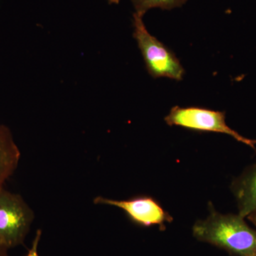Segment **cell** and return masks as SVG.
<instances>
[{
  "mask_svg": "<svg viewBox=\"0 0 256 256\" xmlns=\"http://www.w3.org/2000/svg\"><path fill=\"white\" fill-rule=\"evenodd\" d=\"M244 217L224 214L210 205V215L197 220L192 228L194 237L224 249L232 255L252 256L256 254V230L249 226Z\"/></svg>",
  "mask_w": 256,
  "mask_h": 256,
  "instance_id": "6da1fadb",
  "label": "cell"
},
{
  "mask_svg": "<svg viewBox=\"0 0 256 256\" xmlns=\"http://www.w3.org/2000/svg\"><path fill=\"white\" fill-rule=\"evenodd\" d=\"M143 15L133 14V37L137 42L148 74L154 78L182 80L185 70L172 50L152 36L146 28Z\"/></svg>",
  "mask_w": 256,
  "mask_h": 256,
  "instance_id": "7a4b0ae2",
  "label": "cell"
},
{
  "mask_svg": "<svg viewBox=\"0 0 256 256\" xmlns=\"http://www.w3.org/2000/svg\"><path fill=\"white\" fill-rule=\"evenodd\" d=\"M164 120L170 126H180L197 132L228 134L256 152V140L244 137L229 127L226 122V114L222 111L201 107L174 106L165 117Z\"/></svg>",
  "mask_w": 256,
  "mask_h": 256,
  "instance_id": "3957f363",
  "label": "cell"
},
{
  "mask_svg": "<svg viewBox=\"0 0 256 256\" xmlns=\"http://www.w3.org/2000/svg\"><path fill=\"white\" fill-rule=\"evenodd\" d=\"M34 214L20 194L0 191V245L9 250L22 245Z\"/></svg>",
  "mask_w": 256,
  "mask_h": 256,
  "instance_id": "277c9868",
  "label": "cell"
},
{
  "mask_svg": "<svg viewBox=\"0 0 256 256\" xmlns=\"http://www.w3.org/2000/svg\"><path fill=\"white\" fill-rule=\"evenodd\" d=\"M94 203L120 208L132 223L140 226H159L161 228H165V224L173 220L172 216L150 196H138L126 200L97 196L94 198Z\"/></svg>",
  "mask_w": 256,
  "mask_h": 256,
  "instance_id": "5b68a950",
  "label": "cell"
},
{
  "mask_svg": "<svg viewBox=\"0 0 256 256\" xmlns=\"http://www.w3.org/2000/svg\"><path fill=\"white\" fill-rule=\"evenodd\" d=\"M238 206V214L246 218L256 210V162L234 180L230 186Z\"/></svg>",
  "mask_w": 256,
  "mask_h": 256,
  "instance_id": "8992f818",
  "label": "cell"
},
{
  "mask_svg": "<svg viewBox=\"0 0 256 256\" xmlns=\"http://www.w3.org/2000/svg\"><path fill=\"white\" fill-rule=\"evenodd\" d=\"M20 156L21 152L11 131L4 124H0V191L18 168Z\"/></svg>",
  "mask_w": 256,
  "mask_h": 256,
  "instance_id": "52a82bcc",
  "label": "cell"
},
{
  "mask_svg": "<svg viewBox=\"0 0 256 256\" xmlns=\"http://www.w3.org/2000/svg\"><path fill=\"white\" fill-rule=\"evenodd\" d=\"M136 12L144 16L148 10L152 8L170 10L182 6L188 0H130Z\"/></svg>",
  "mask_w": 256,
  "mask_h": 256,
  "instance_id": "ba28073f",
  "label": "cell"
},
{
  "mask_svg": "<svg viewBox=\"0 0 256 256\" xmlns=\"http://www.w3.org/2000/svg\"><path fill=\"white\" fill-rule=\"evenodd\" d=\"M41 236L42 230L38 229V230H37L36 236H35V238L34 239L33 242H32L31 248L28 250L26 256H40L38 254V246Z\"/></svg>",
  "mask_w": 256,
  "mask_h": 256,
  "instance_id": "9c48e42d",
  "label": "cell"
},
{
  "mask_svg": "<svg viewBox=\"0 0 256 256\" xmlns=\"http://www.w3.org/2000/svg\"><path fill=\"white\" fill-rule=\"evenodd\" d=\"M249 222H252V225L255 226V230H256V210L255 212H252V214H250L246 218Z\"/></svg>",
  "mask_w": 256,
  "mask_h": 256,
  "instance_id": "30bf717a",
  "label": "cell"
},
{
  "mask_svg": "<svg viewBox=\"0 0 256 256\" xmlns=\"http://www.w3.org/2000/svg\"><path fill=\"white\" fill-rule=\"evenodd\" d=\"M8 252V249L0 245V256H9Z\"/></svg>",
  "mask_w": 256,
  "mask_h": 256,
  "instance_id": "8fae6325",
  "label": "cell"
},
{
  "mask_svg": "<svg viewBox=\"0 0 256 256\" xmlns=\"http://www.w3.org/2000/svg\"><path fill=\"white\" fill-rule=\"evenodd\" d=\"M110 4H118L120 0H106Z\"/></svg>",
  "mask_w": 256,
  "mask_h": 256,
  "instance_id": "7c38bea8",
  "label": "cell"
},
{
  "mask_svg": "<svg viewBox=\"0 0 256 256\" xmlns=\"http://www.w3.org/2000/svg\"><path fill=\"white\" fill-rule=\"evenodd\" d=\"M252 256H256V254H254V255H252Z\"/></svg>",
  "mask_w": 256,
  "mask_h": 256,
  "instance_id": "4fadbf2b",
  "label": "cell"
}]
</instances>
